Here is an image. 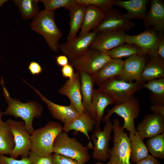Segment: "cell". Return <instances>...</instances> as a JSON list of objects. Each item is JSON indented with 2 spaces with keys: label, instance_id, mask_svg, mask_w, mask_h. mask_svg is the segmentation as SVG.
<instances>
[{
  "label": "cell",
  "instance_id": "28",
  "mask_svg": "<svg viewBox=\"0 0 164 164\" xmlns=\"http://www.w3.org/2000/svg\"><path fill=\"white\" fill-rule=\"evenodd\" d=\"M128 137L130 142V159L136 163L148 156V150L137 131L135 134L129 133Z\"/></svg>",
  "mask_w": 164,
  "mask_h": 164
},
{
  "label": "cell",
  "instance_id": "26",
  "mask_svg": "<svg viewBox=\"0 0 164 164\" xmlns=\"http://www.w3.org/2000/svg\"><path fill=\"white\" fill-rule=\"evenodd\" d=\"M142 74V81L164 78V60L157 55L150 56Z\"/></svg>",
  "mask_w": 164,
  "mask_h": 164
},
{
  "label": "cell",
  "instance_id": "20",
  "mask_svg": "<svg viewBox=\"0 0 164 164\" xmlns=\"http://www.w3.org/2000/svg\"><path fill=\"white\" fill-rule=\"evenodd\" d=\"M79 73L81 82L82 104L84 112L88 113L96 121V115L92 102L94 85L95 84L93 74L81 71Z\"/></svg>",
  "mask_w": 164,
  "mask_h": 164
},
{
  "label": "cell",
  "instance_id": "13",
  "mask_svg": "<svg viewBox=\"0 0 164 164\" xmlns=\"http://www.w3.org/2000/svg\"><path fill=\"white\" fill-rule=\"evenodd\" d=\"M159 38V32L152 27L135 35L125 33V43L137 46L146 52L148 56H156Z\"/></svg>",
  "mask_w": 164,
  "mask_h": 164
},
{
  "label": "cell",
  "instance_id": "17",
  "mask_svg": "<svg viewBox=\"0 0 164 164\" xmlns=\"http://www.w3.org/2000/svg\"><path fill=\"white\" fill-rule=\"evenodd\" d=\"M136 130L143 139L160 134L164 131V117L154 113L148 114L138 124Z\"/></svg>",
  "mask_w": 164,
  "mask_h": 164
},
{
  "label": "cell",
  "instance_id": "24",
  "mask_svg": "<svg viewBox=\"0 0 164 164\" xmlns=\"http://www.w3.org/2000/svg\"><path fill=\"white\" fill-rule=\"evenodd\" d=\"M92 102L96 115L95 129H99L105 108L108 105L114 104L112 97L109 94L99 89H94Z\"/></svg>",
  "mask_w": 164,
  "mask_h": 164
},
{
  "label": "cell",
  "instance_id": "46",
  "mask_svg": "<svg viewBox=\"0 0 164 164\" xmlns=\"http://www.w3.org/2000/svg\"><path fill=\"white\" fill-rule=\"evenodd\" d=\"M95 164H111L110 161L108 162L107 163L105 164L102 163V162L99 161L97 162V163H95Z\"/></svg>",
  "mask_w": 164,
  "mask_h": 164
},
{
  "label": "cell",
  "instance_id": "39",
  "mask_svg": "<svg viewBox=\"0 0 164 164\" xmlns=\"http://www.w3.org/2000/svg\"><path fill=\"white\" fill-rule=\"evenodd\" d=\"M61 71L62 76L68 79H72L74 73L73 67L69 63L62 67Z\"/></svg>",
  "mask_w": 164,
  "mask_h": 164
},
{
  "label": "cell",
  "instance_id": "16",
  "mask_svg": "<svg viewBox=\"0 0 164 164\" xmlns=\"http://www.w3.org/2000/svg\"><path fill=\"white\" fill-rule=\"evenodd\" d=\"M23 80L31 87L46 105L52 117L60 121L64 124L63 126L68 125L79 114L77 110L71 104L68 106L62 105L54 103L44 96L39 91Z\"/></svg>",
  "mask_w": 164,
  "mask_h": 164
},
{
  "label": "cell",
  "instance_id": "27",
  "mask_svg": "<svg viewBox=\"0 0 164 164\" xmlns=\"http://www.w3.org/2000/svg\"><path fill=\"white\" fill-rule=\"evenodd\" d=\"M86 7L77 2L69 10L70 30L67 37V41L77 36V33L83 23Z\"/></svg>",
  "mask_w": 164,
  "mask_h": 164
},
{
  "label": "cell",
  "instance_id": "36",
  "mask_svg": "<svg viewBox=\"0 0 164 164\" xmlns=\"http://www.w3.org/2000/svg\"><path fill=\"white\" fill-rule=\"evenodd\" d=\"M28 157L32 164H52V154L47 156L43 157L30 151Z\"/></svg>",
  "mask_w": 164,
  "mask_h": 164
},
{
  "label": "cell",
  "instance_id": "5",
  "mask_svg": "<svg viewBox=\"0 0 164 164\" xmlns=\"http://www.w3.org/2000/svg\"><path fill=\"white\" fill-rule=\"evenodd\" d=\"M113 145L108 151L109 159L111 164H131L130 142L117 119L113 120Z\"/></svg>",
  "mask_w": 164,
  "mask_h": 164
},
{
  "label": "cell",
  "instance_id": "22",
  "mask_svg": "<svg viewBox=\"0 0 164 164\" xmlns=\"http://www.w3.org/2000/svg\"><path fill=\"white\" fill-rule=\"evenodd\" d=\"M149 0H130L124 1L115 0L114 5L123 8L127 11L121 15L125 19H143L147 13V5Z\"/></svg>",
  "mask_w": 164,
  "mask_h": 164
},
{
  "label": "cell",
  "instance_id": "43",
  "mask_svg": "<svg viewBox=\"0 0 164 164\" xmlns=\"http://www.w3.org/2000/svg\"><path fill=\"white\" fill-rule=\"evenodd\" d=\"M150 109L153 113L160 114L164 117V104H152Z\"/></svg>",
  "mask_w": 164,
  "mask_h": 164
},
{
  "label": "cell",
  "instance_id": "11",
  "mask_svg": "<svg viewBox=\"0 0 164 164\" xmlns=\"http://www.w3.org/2000/svg\"><path fill=\"white\" fill-rule=\"evenodd\" d=\"M135 26L134 22L122 17L119 9L114 8L105 13L103 20L92 31L97 32L107 31L125 32Z\"/></svg>",
  "mask_w": 164,
  "mask_h": 164
},
{
  "label": "cell",
  "instance_id": "23",
  "mask_svg": "<svg viewBox=\"0 0 164 164\" xmlns=\"http://www.w3.org/2000/svg\"><path fill=\"white\" fill-rule=\"evenodd\" d=\"M124 62L121 59H112L93 74L94 84L99 86L108 80L118 77L122 71Z\"/></svg>",
  "mask_w": 164,
  "mask_h": 164
},
{
  "label": "cell",
  "instance_id": "30",
  "mask_svg": "<svg viewBox=\"0 0 164 164\" xmlns=\"http://www.w3.org/2000/svg\"><path fill=\"white\" fill-rule=\"evenodd\" d=\"M15 146L14 136L10 127L0 119V155H10Z\"/></svg>",
  "mask_w": 164,
  "mask_h": 164
},
{
  "label": "cell",
  "instance_id": "25",
  "mask_svg": "<svg viewBox=\"0 0 164 164\" xmlns=\"http://www.w3.org/2000/svg\"><path fill=\"white\" fill-rule=\"evenodd\" d=\"M105 13L98 8L92 6L86 7L80 31L78 36H81L93 30L100 23Z\"/></svg>",
  "mask_w": 164,
  "mask_h": 164
},
{
  "label": "cell",
  "instance_id": "41",
  "mask_svg": "<svg viewBox=\"0 0 164 164\" xmlns=\"http://www.w3.org/2000/svg\"><path fill=\"white\" fill-rule=\"evenodd\" d=\"M159 33V38L156 53L160 58L164 60V33Z\"/></svg>",
  "mask_w": 164,
  "mask_h": 164
},
{
  "label": "cell",
  "instance_id": "15",
  "mask_svg": "<svg viewBox=\"0 0 164 164\" xmlns=\"http://www.w3.org/2000/svg\"><path fill=\"white\" fill-rule=\"evenodd\" d=\"M125 32L107 31L97 32L89 49L105 52L125 43Z\"/></svg>",
  "mask_w": 164,
  "mask_h": 164
},
{
  "label": "cell",
  "instance_id": "14",
  "mask_svg": "<svg viewBox=\"0 0 164 164\" xmlns=\"http://www.w3.org/2000/svg\"><path fill=\"white\" fill-rule=\"evenodd\" d=\"M148 56V55H147ZM147 56L134 55L128 57L124 61L121 73L117 79L126 82H138L143 84L142 74L147 62Z\"/></svg>",
  "mask_w": 164,
  "mask_h": 164
},
{
  "label": "cell",
  "instance_id": "29",
  "mask_svg": "<svg viewBox=\"0 0 164 164\" xmlns=\"http://www.w3.org/2000/svg\"><path fill=\"white\" fill-rule=\"evenodd\" d=\"M104 53L112 59H121L134 55L148 56L146 52L137 46L127 43L123 44Z\"/></svg>",
  "mask_w": 164,
  "mask_h": 164
},
{
  "label": "cell",
  "instance_id": "3",
  "mask_svg": "<svg viewBox=\"0 0 164 164\" xmlns=\"http://www.w3.org/2000/svg\"><path fill=\"white\" fill-rule=\"evenodd\" d=\"M63 131L61 124L53 121H49L44 127L34 130L30 134L32 143L30 151L43 157L52 155L54 141Z\"/></svg>",
  "mask_w": 164,
  "mask_h": 164
},
{
  "label": "cell",
  "instance_id": "42",
  "mask_svg": "<svg viewBox=\"0 0 164 164\" xmlns=\"http://www.w3.org/2000/svg\"><path fill=\"white\" fill-rule=\"evenodd\" d=\"M135 164H160L159 161L154 157L149 154L145 158L141 160Z\"/></svg>",
  "mask_w": 164,
  "mask_h": 164
},
{
  "label": "cell",
  "instance_id": "10",
  "mask_svg": "<svg viewBox=\"0 0 164 164\" xmlns=\"http://www.w3.org/2000/svg\"><path fill=\"white\" fill-rule=\"evenodd\" d=\"M113 125L110 119L106 123L103 129H95L91 138L94 144L93 158L105 162L109 159L108 151Z\"/></svg>",
  "mask_w": 164,
  "mask_h": 164
},
{
  "label": "cell",
  "instance_id": "21",
  "mask_svg": "<svg viewBox=\"0 0 164 164\" xmlns=\"http://www.w3.org/2000/svg\"><path fill=\"white\" fill-rule=\"evenodd\" d=\"M96 121L88 113L85 112L79 114L68 125L63 127L64 132L68 133L74 130L75 133L80 132L84 134L88 140V149H93L94 146L91 141L88 133L92 132L95 126Z\"/></svg>",
  "mask_w": 164,
  "mask_h": 164
},
{
  "label": "cell",
  "instance_id": "19",
  "mask_svg": "<svg viewBox=\"0 0 164 164\" xmlns=\"http://www.w3.org/2000/svg\"><path fill=\"white\" fill-rule=\"evenodd\" d=\"M147 29L152 27L159 33L164 32V3L162 0H152L149 10L143 19Z\"/></svg>",
  "mask_w": 164,
  "mask_h": 164
},
{
  "label": "cell",
  "instance_id": "8",
  "mask_svg": "<svg viewBox=\"0 0 164 164\" xmlns=\"http://www.w3.org/2000/svg\"><path fill=\"white\" fill-rule=\"evenodd\" d=\"M112 59L104 52L89 49L71 62L70 64L77 71L93 74Z\"/></svg>",
  "mask_w": 164,
  "mask_h": 164
},
{
  "label": "cell",
  "instance_id": "12",
  "mask_svg": "<svg viewBox=\"0 0 164 164\" xmlns=\"http://www.w3.org/2000/svg\"><path fill=\"white\" fill-rule=\"evenodd\" d=\"M97 32L92 31L81 36L59 44V50L66 55L71 62L89 49V47Z\"/></svg>",
  "mask_w": 164,
  "mask_h": 164
},
{
  "label": "cell",
  "instance_id": "2",
  "mask_svg": "<svg viewBox=\"0 0 164 164\" xmlns=\"http://www.w3.org/2000/svg\"><path fill=\"white\" fill-rule=\"evenodd\" d=\"M54 12L45 10L39 11L31 23V29L44 38L50 49L56 53L59 50V41L63 35L55 21Z\"/></svg>",
  "mask_w": 164,
  "mask_h": 164
},
{
  "label": "cell",
  "instance_id": "6",
  "mask_svg": "<svg viewBox=\"0 0 164 164\" xmlns=\"http://www.w3.org/2000/svg\"><path fill=\"white\" fill-rule=\"evenodd\" d=\"M144 84L137 81L126 82L118 79L116 77L104 83L99 86L98 89L110 95L116 105L134 97L135 93L143 88Z\"/></svg>",
  "mask_w": 164,
  "mask_h": 164
},
{
  "label": "cell",
  "instance_id": "9",
  "mask_svg": "<svg viewBox=\"0 0 164 164\" xmlns=\"http://www.w3.org/2000/svg\"><path fill=\"white\" fill-rule=\"evenodd\" d=\"M6 122L13 133L15 143V147L10 155V157L15 159L19 156L22 158L28 157L32 143L30 134L26 129L24 121L9 119Z\"/></svg>",
  "mask_w": 164,
  "mask_h": 164
},
{
  "label": "cell",
  "instance_id": "37",
  "mask_svg": "<svg viewBox=\"0 0 164 164\" xmlns=\"http://www.w3.org/2000/svg\"><path fill=\"white\" fill-rule=\"evenodd\" d=\"M0 163L1 164H32L28 157L17 160L3 155H0Z\"/></svg>",
  "mask_w": 164,
  "mask_h": 164
},
{
  "label": "cell",
  "instance_id": "31",
  "mask_svg": "<svg viewBox=\"0 0 164 164\" xmlns=\"http://www.w3.org/2000/svg\"><path fill=\"white\" fill-rule=\"evenodd\" d=\"M143 88L151 91L149 97L152 104H164V78L149 81Z\"/></svg>",
  "mask_w": 164,
  "mask_h": 164
},
{
  "label": "cell",
  "instance_id": "40",
  "mask_svg": "<svg viewBox=\"0 0 164 164\" xmlns=\"http://www.w3.org/2000/svg\"><path fill=\"white\" fill-rule=\"evenodd\" d=\"M28 69L30 73L34 75H38L41 73L43 70V69L38 63L34 61L30 62L29 63Z\"/></svg>",
  "mask_w": 164,
  "mask_h": 164
},
{
  "label": "cell",
  "instance_id": "35",
  "mask_svg": "<svg viewBox=\"0 0 164 164\" xmlns=\"http://www.w3.org/2000/svg\"><path fill=\"white\" fill-rule=\"evenodd\" d=\"M76 2L86 7L92 6L100 9L104 13L110 11L114 5L115 0H76Z\"/></svg>",
  "mask_w": 164,
  "mask_h": 164
},
{
  "label": "cell",
  "instance_id": "45",
  "mask_svg": "<svg viewBox=\"0 0 164 164\" xmlns=\"http://www.w3.org/2000/svg\"><path fill=\"white\" fill-rule=\"evenodd\" d=\"M7 0H0V7L6 2L8 1Z\"/></svg>",
  "mask_w": 164,
  "mask_h": 164
},
{
  "label": "cell",
  "instance_id": "38",
  "mask_svg": "<svg viewBox=\"0 0 164 164\" xmlns=\"http://www.w3.org/2000/svg\"><path fill=\"white\" fill-rule=\"evenodd\" d=\"M52 164H80L76 160L58 154H52Z\"/></svg>",
  "mask_w": 164,
  "mask_h": 164
},
{
  "label": "cell",
  "instance_id": "33",
  "mask_svg": "<svg viewBox=\"0 0 164 164\" xmlns=\"http://www.w3.org/2000/svg\"><path fill=\"white\" fill-rule=\"evenodd\" d=\"M147 147L153 157L164 159V133L149 138L147 141Z\"/></svg>",
  "mask_w": 164,
  "mask_h": 164
},
{
  "label": "cell",
  "instance_id": "4",
  "mask_svg": "<svg viewBox=\"0 0 164 164\" xmlns=\"http://www.w3.org/2000/svg\"><path fill=\"white\" fill-rule=\"evenodd\" d=\"M88 147L83 145L75 137H70L67 132H62L56 138L53 152L85 164L90 159Z\"/></svg>",
  "mask_w": 164,
  "mask_h": 164
},
{
  "label": "cell",
  "instance_id": "34",
  "mask_svg": "<svg viewBox=\"0 0 164 164\" xmlns=\"http://www.w3.org/2000/svg\"><path fill=\"white\" fill-rule=\"evenodd\" d=\"M45 7L44 10L53 11L62 8L69 10L77 3L76 0H42Z\"/></svg>",
  "mask_w": 164,
  "mask_h": 164
},
{
  "label": "cell",
  "instance_id": "32",
  "mask_svg": "<svg viewBox=\"0 0 164 164\" xmlns=\"http://www.w3.org/2000/svg\"><path fill=\"white\" fill-rule=\"evenodd\" d=\"M15 5L17 6L22 17L25 20L34 17L39 12L38 0H14Z\"/></svg>",
  "mask_w": 164,
  "mask_h": 164
},
{
  "label": "cell",
  "instance_id": "7",
  "mask_svg": "<svg viewBox=\"0 0 164 164\" xmlns=\"http://www.w3.org/2000/svg\"><path fill=\"white\" fill-rule=\"evenodd\" d=\"M140 110L139 100L134 96L126 101L115 105L112 108L107 110V114L102 118V121L106 123L113 114H116L124 120L122 128L126 129L129 133L135 134L137 130L134 121L138 117Z\"/></svg>",
  "mask_w": 164,
  "mask_h": 164
},
{
  "label": "cell",
  "instance_id": "47",
  "mask_svg": "<svg viewBox=\"0 0 164 164\" xmlns=\"http://www.w3.org/2000/svg\"><path fill=\"white\" fill-rule=\"evenodd\" d=\"M3 115L2 112L0 109V119L2 118V117Z\"/></svg>",
  "mask_w": 164,
  "mask_h": 164
},
{
  "label": "cell",
  "instance_id": "44",
  "mask_svg": "<svg viewBox=\"0 0 164 164\" xmlns=\"http://www.w3.org/2000/svg\"><path fill=\"white\" fill-rule=\"evenodd\" d=\"M55 60L57 64L59 66L63 67L69 64L68 58L64 54L56 56Z\"/></svg>",
  "mask_w": 164,
  "mask_h": 164
},
{
  "label": "cell",
  "instance_id": "49",
  "mask_svg": "<svg viewBox=\"0 0 164 164\" xmlns=\"http://www.w3.org/2000/svg\"></svg>",
  "mask_w": 164,
  "mask_h": 164
},
{
  "label": "cell",
  "instance_id": "1",
  "mask_svg": "<svg viewBox=\"0 0 164 164\" xmlns=\"http://www.w3.org/2000/svg\"><path fill=\"white\" fill-rule=\"evenodd\" d=\"M3 90V94L8 107L3 115L13 116L16 118H21L25 123V127L30 134L35 130L33 126L34 118H39L42 115L43 108L42 105L35 101L29 100L22 103L19 100L11 97L5 87L3 77L0 80Z\"/></svg>",
  "mask_w": 164,
  "mask_h": 164
},
{
  "label": "cell",
  "instance_id": "48",
  "mask_svg": "<svg viewBox=\"0 0 164 164\" xmlns=\"http://www.w3.org/2000/svg\"><path fill=\"white\" fill-rule=\"evenodd\" d=\"M0 164H1V163H0Z\"/></svg>",
  "mask_w": 164,
  "mask_h": 164
},
{
  "label": "cell",
  "instance_id": "18",
  "mask_svg": "<svg viewBox=\"0 0 164 164\" xmlns=\"http://www.w3.org/2000/svg\"><path fill=\"white\" fill-rule=\"evenodd\" d=\"M60 95L67 96L70 104L75 108L79 114L84 112L82 104L81 92V82L79 72H74L72 79H67L58 91Z\"/></svg>",
  "mask_w": 164,
  "mask_h": 164
}]
</instances>
